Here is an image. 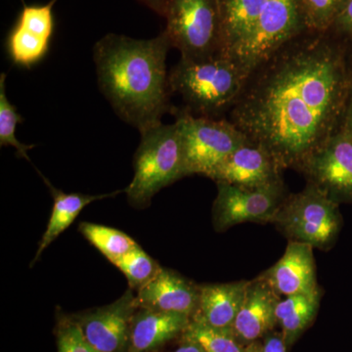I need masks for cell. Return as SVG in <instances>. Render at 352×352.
<instances>
[{
	"instance_id": "cell-2",
	"label": "cell",
	"mask_w": 352,
	"mask_h": 352,
	"mask_svg": "<svg viewBox=\"0 0 352 352\" xmlns=\"http://www.w3.org/2000/svg\"><path fill=\"white\" fill-rule=\"evenodd\" d=\"M166 32L150 39L109 34L94 48L99 87L120 119L140 133L159 126L170 112Z\"/></svg>"
},
{
	"instance_id": "cell-30",
	"label": "cell",
	"mask_w": 352,
	"mask_h": 352,
	"mask_svg": "<svg viewBox=\"0 0 352 352\" xmlns=\"http://www.w3.org/2000/svg\"><path fill=\"white\" fill-rule=\"evenodd\" d=\"M342 126L352 133V44L351 41V66H349V87L347 94L346 110H344Z\"/></svg>"
},
{
	"instance_id": "cell-14",
	"label": "cell",
	"mask_w": 352,
	"mask_h": 352,
	"mask_svg": "<svg viewBox=\"0 0 352 352\" xmlns=\"http://www.w3.org/2000/svg\"><path fill=\"white\" fill-rule=\"evenodd\" d=\"M267 0H219L221 55L240 67Z\"/></svg>"
},
{
	"instance_id": "cell-27",
	"label": "cell",
	"mask_w": 352,
	"mask_h": 352,
	"mask_svg": "<svg viewBox=\"0 0 352 352\" xmlns=\"http://www.w3.org/2000/svg\"><path fill=\"white\" fill-rule=\"evenodd\" d=\"M58 352H100L83 337L75 320L61 322L58 330Z\"/></svg>"
},
{
	"instance_id": "cell-29",
	"label": "cell",
	"mask_w": 352,
	"mask_h": 352,
	"mask_svg": "<svg viewBox=\"0 0 352 352\" xmlns=\"http://www.w3.org/2000/svg\"><path fill=\"white\" fill-rule=\"evenodd\" d=\"M261 352H287V344L282 333H267L261 344Z\"/></svg>"
},
{
	"instance_id": "cell-32",
	"label": "cell",
	"mask_w": 352,
	"mask_h": 352,
	"mask_svg": "<svg viewBox=\"0 0 352 352\" xmlns=\"http://www.w3.org/2000/svg\"><path fill=\"white\" fill-rule=\"evenodd\" d=\"M175 352H205L201 346L194 342H185L184 346L179 347Z\"/></svg>"
},
{
	"instance_id": "cell-5",
	"label": "cell",
	"mask_w": 352,
	"mask_h": 352,
	"mask_svg": "<svg viewBox=\"0 0 352 352\" xmlns=\"http://www.w3.org/2000/svg\"><path fill=\"white\" fill-rule=\"evenodd\" d=\"M175 115L186 176L208 177L231 153L250 141L229 120L196 117L184 109L175 110Z\"/></svg>"
},
{
	"instance_id": "cell-8",
	"label": "cell",
	"mask_w": 352,
	"mask_h": 352,
	"mask_svg": "<svg viewBox=\"0 0 352 352\" xmlns=\"http://www.w3.org/2000/svg\"><path fill=\"white\" fill-rule=\"evenodd\" d=\"M217 186L212 217L219 231L243 222H273L288 198L282 179L254 188L224 182H217Z\"/></svg>"
},
{
	"instance_id": "cell-11",
	"label": "cell",
	"mask_w": 352,
	"mask_h": 352,
	"mask_svg": "<svg viewBox=\"0 0 352 352\" xmlns=\"http://www.w3.org/2000/svg\"><path fill=\"white\" fill-rule=\"evenodd\" d=\"M281 170L265 148L249 141L231 153L208 177L215 182L254 188L279 182Z\"/></svg>"
},
{
	"instance_id": "cell-33",
	"label": "cell",
	"mask_w": 352,
	"mask_h": 352,
	"mask_svg": "<svg viewBox=\"0 0 352 352\" xmlns=\"http://www.w3.org/2000/svg\"><path fill=\"white\" fill-rule=\"evenodd\" d=\"M244 352H261V344L254 342L245 347Z\"/></svg>"
},
{
	"instance_id": "cell-20",
	"label": "cell",
	"mask_w": 352,
	"mask_h": 352,
	"mask_svg": "<svg viewBox=\"0 0 352 352\" xmlns=\"http://www.w3.org/2000/svg\"><path fill=\"white\" fill-rule=\"evenodd\" d=\"M183 333L185 342L198 344L205 352H244L245 347L241 346L232 329L212 327L196 316Z\"/></svg>"
},
{
	"instance_id": "cell-1",
	"label": "cell",
	"mask_w": 352,
	"mask_h": 352,
	"mask_svg": "<svg viewBox=\"0 0 352 352\" xmlns=\"http://www.w3.org/2000/svg\"><path fill=\"white\" fill-rule=\"evenodd\" d=\"M349 66L351 41L303 32L248 76L228 120L282 170H300L342 124Z\"/></svg>"
},
{
	"instance_id": "cell-4",
	"label": "cell",
	"mask_w": 352,
	"mask_h": 352,
	"mask_svg": "<svg viewBox=\"0 0 352 352\" xmlns=\"http://www.w3.org/2000/svg\"><path fill=\"white\" fill-rule=\"evenodd\" d=\"M133 166V179L126 192L135 208L147 207L160 190L186 176L177 124H161L142 132Z\"/></svg>"
},
{
	"instance_id": "cell-19",
	"label": "cell",
	"mask_w": 352,
	"mask_h": 352,
	"mask_svg": "<svg viewBox=\"0 0 352 352\" xmlns=\"http://www.w3.org/2000/svg\"><path fill=\"white\" fill-rule=\"evenodd\" d=\"M320 289L280 300L276 309L277 323L282 329L287 346L293 344L314 321L320 302Z\"/></svg>"
},
{
	"instance_id": "cell-13",
	"label": "cell",
	"mask_w": 352,
	"mask_h": 352,
	"mask_svg": "<svg viewBox=\"0 0 352 352\" xmlns=\"http://www.w3.org/2000/svg\"><path fill=\"white\" fill-rule=\"evenodd\" d=\"M200 287L175 271L162 267L136 294L138 308L194 316L198 311Z\"/></svg>"
},
{
	"instance_id": "cell-15",
	"label": "cell",
	"mask_w": 352,
	"mask_h": 352,
	"mask_svg": "<svg viewBox=\"0 0 352 352\" xmlns=\"http://www.w3.org/2000/svg\"><path fill=\"white\" fill-rule=\"evenodd\" d=\"M279 295L264 280L250 282L244 302L232 326L241 342L251 344L270 333L277 323Z\"/></svg>"
},
{
	"instance_id": "cell-22",
	"label": "cell",
	"mask_w": 352,
	"mask_h": 352,
	"mask_svg": "<svg viewBox=\"0 0 352 352\" xmlns=\"http://www.w3.org/2000/svg\"><path fill=\"white\" fill-rule=\"evenodd\" d=\"M50 41L16 24L7 39V48L14 63L31 67L45 56Z\"/></svg>"
},
{
	"instance_id": "cell-9",
	"label": "cell",
	"mask_w": 352,
	"mask_h": 352,
	"mask_svg": "<svg viewBox=\"0 0 352 352\" xmlns=\"http://www.w3.org/2000/svg\"><path fill=\"white\" fill-rule=\"evenodd\" d=\"M307 182L336 201L352 203V133L340 124L300 168Z\"/></svg>"
},
{
	"instance_id": "cell-28",
	"label": "cell",
	"mask_w": 352,
	"mask_h": 352,
	"mask_svg": "<svg viewBox=\"0 0 352 352\" xmlns=\"http://www.w3.org/2000/svg\"><path fill=\"white\" fill-rule=\"evenodd\" d=\"M329 32L352 41V0H347Z\"/></svg>"
},
{
	"instance_id": "cell-31",
	"label": "cell",
	"mask_w": 352,
	"mask_h": 352,
	"mask_svg": "<svg viewBox=\"0 0 352 352\" xmlns=\"http://www.w3.org/2000/svg\"><path fill=\"white\" fill-rule=\"evenodd\" d=\"M143 6L156 12L157 15L164 17L168 8V0H138Z\"/></svg>"
},
{
	"instance_id": "cell-7",
	"label": "cell",
	"mask_w": 352,
	"mask_h": 352,
	"mask_svg": "<svg viewBox=\"0 0 352 352\" xmlns=\"http://www.w3.org/2000/svg\"><path fill=\"white\" fill-rule=\"evenodd\" d=\"M164 32L182 59L221 54L219 0H168Z\"/></svg>"
},
{
	"instance_id": "cell-25",
	"label": "cell",
	"mask_w": 352,
	"mask_h": 352,
	"mask_svg": "<svg viewBox=\"0 0 352 352\" xmlns=\"http://www.w3.org/2000/svg\"><path fill=\"white\" fill-rule=\"evenodd\" d=\"M346 1L347 0H300L307 31H330Z\"/></svg>"
},
{
	"instance_id": "cell-21",
	"label": "cell",
	"mask_w": 352,
	"mask_h": 352,
	"mask_svg": "<svg viewBox=\"0 0 352 352\" xmlns=\"http://www.w3.org/2000/svg\"><path fill=\"white\" fill-rule=\"evenodd\" d=\"M80 230L85 239L112 263L138 245L126 233L100 224L83 222L80 223Z\"/></svg>"
},
{
	"instance_id": "cell-3",
	"label": "cell",
	"mask_w": 352,
	"mask_h": 352,
	"mask_svg": "<svg viewBox=\"0 0 352 352\" xmlns=\"http://www.w3.org/2000/svg\"><path fill=\"white\" fill-rule=\"evenodd\" d=\"M248 76L223 55L204 59H182L171 69V94L184 102V110L196 117L219 119L230 112L239 98Z\"/></svg>"
},
{
	"instance_id": "cell-18",
	"label": "cell",
	"mask_w": 352,
	"mask_h": 352,
	"mask_svg": "<svg viewBox=\"0 0 352 352\" xmlns=\"http://www.w3.org/2000/svg\"><path fill=\"white\" fill-rule=\"evenodd\" d=\"M44 180L50 186L51 195L54 199V204H53L50 221H48L43 238L39 242L38 249L36 251V256H34L32 265H34V263L38 261L41 254L50 247L51 243L54 242V240H56L66 229L71 226V224L75 221L83 208L95 201L116 196L122 192L117 191L115 193L94 196L76 193L67 194L60 191V190L55 189L50 182H46V179Z\"/></svg>"
},
{
	"instance_id": "cell-17",
	"label": "cell",
	"mask_w": 352,
	"mask_h": 352,
	"mask_svg": "<svg viewBox=\"0 0 352 352\" xmlns=\"http://www.w3.org/2000/svg\"><path fill=\"white\" fill-rule=\"evenodd\" d=\"M251 281L200 286L198 311L194 316L212 327L232 328Z\"/></svg>"
},
{
	"instance_id": "cell-12",
	"label": "cell",
	"mask_w": 352,
	"mask_h": 352,
	"mask_svg": "<svg viewBox=\"0 0 352 352\" xmlns=\"http://www.w3.org/2000/svg\"><path fill=\"white\" fill-rule=\"evenodd\" d=\"M259 278L279 296L312 294L318 291L314 247L307 243L291 241L282 258Z\"/></svg>"
},
{
	"instance_id": "cell-24",
	"label": "cell",
	"mask_w": 352,
	"mask_h": 352,
	"mask_svg": "<svg viewBox=\"0 0 352 352\" xmlns=\"http://www.w3.org/2000/svg\"><path fill=\"white\" fill-rule=\"evenodd\" d=\"M6 74H1L0 76V145L12 146L17 150L18 156L30 160L28 157V151L34 145L22 144L16 138V126L18 122H22V117L17 112L15 106L7 99L6 92Z\"/></svg>"
},
{
	"instance_id": "cell-23",
	"label": "cell",
	"mask_w": 352,
	"mask_h": 352,
	"mask_svg": "<svg viewBox=\"0 0 352 352\" xmlns=\"http://www.w3.org/2000/svg\"><path fill=\"white\" fill-rule=\"evenodd\" d=\"M113 264L124 273L131 289L136 291L149 283L162 268L139 245Z\"/></svg>"
},
{
	"instance_id": "cell-16",
	"label": "cell",
	"mask_w": 352,
	"mask_h": 352,
	"mask_svg": "<svg viewBox=\"0 0 352 352\" xmlns=\"http://www.w3.org/2000/svg\"><path fill=\"white\" fill-rule=\"evenodd\" d=\"M191 317L139 308L132 319L127 352H149L173 340L188 327Z\"/></svg>"
},
{
	"instance_id": "cell-10",
	"label": "cell",
	"mask_w": 352,
	"mask_h": 352,
	"mask_svg": "<svg viewBox=\"0 0 352 352\" xmlns=\"http://www.w3.org/2000/svg\"><path fill=\"white\" fill-rule=\"evenodd\" d=\"M138 305L133 289L106 307L75 317L83 337L100 352H127L132 319Z\"/></svg>"
},
{
	"instance_id": "cell-26",
	"label": "cell",
	"mask_w": 352,
	"mask_h": 352,
	"mask_svg": "<svg viewBox=\"0 0 352 352\" xmlns=\"http://www.w3.org/2000/svg\"><path fill=\"white\" fill-rule=\"evenodd\" d=\"M56 2L57 0H51L45 6H27L24 3L17 24L36 36L50 41L54 32L53 7Z\"/></svg>"
},
{
	"instance_id": "cell-6",
	"label": "cell",
	"mask_w": 352,
	"mask_h": 352,
	"mask_svg": "<svg viewBox=\"0 0 352 352\" xmlns=\"http://www.w3.org/2000/svg\"><path fill=\"white\" fill-rule=\"evenodd\" d=\"M273 222L294 241L327 249L340 232L342 217L338 201L307 183L300 193L288 196Z\"/></svg>"
}]
</instances>
